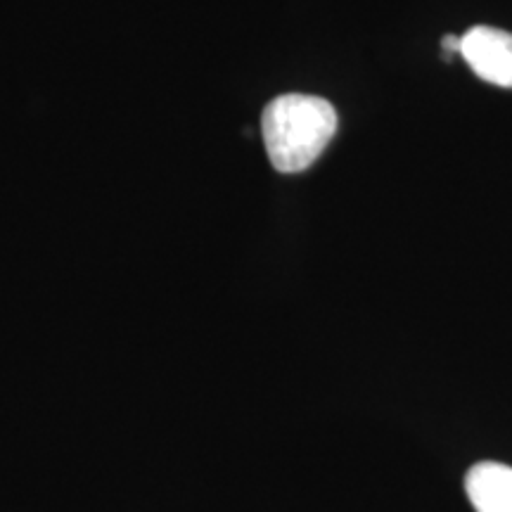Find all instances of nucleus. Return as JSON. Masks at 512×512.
Here are the masks:
<instances>
[{
    "mask_svg": "<svg viewBox=\"0 0 512 512\" xmlns=\"http://www.w3.org/2000/svg\"><path fill=\"white\" fill-rule=\"evenodd\" d=\"M465 491L477 512H512V467L503 463H477L467 472Z\"/></svg>",
    "mask_w": 512,
    "mask_h": 512,
    "instance_id": "7ed1b4c3",
    "label": "nucleus"
},
{
    "mask_svg": "<svg viewBox=\"0 0 512 512\" xmlns=\"http://www.w3.org/2000/svg\"><path fill=\"white\" fill-rule=\"evenodd\" d=\"M261 133L275 169L299 174L323 155L337 133V112L318 95H280L261 114Z\"/></svg>",
    "mask_w": 512,
    "mask_h": 512,
    "instance_id": "f257e3e1",
    "label": "nucleus"
},
{
    "mask_svg": "<svg viewBox=\"0 0 512 512\" xmlns=\"http://www.w3.org/2000/svg\"><path fill=\"white\" fill-rule=\"evenodd\" d=\"M441 50H444V55H460V36H444V41H441Z\"/></svg>",
    "mask_w": 512,
    "mask_h": 512,
    "instance_id": "20e7f679",
    "label": "nucleus"
},
{
    "mask_svg": "<svg viewBox=\"0 0 512 512\" xmlns=\"http://www.w3.org/2000/svg\"><path fill=\"white\" fill-rule=\"evenodd\" d=\"M460 55L479 79L512 88V34L496 27H472L460 36Z\"/></svg>",
    "mask_w": 512,
    "mask_h": 512,
    "instance_id": "f03ea898",
    "label": "nucleus"
}]
</instances>
